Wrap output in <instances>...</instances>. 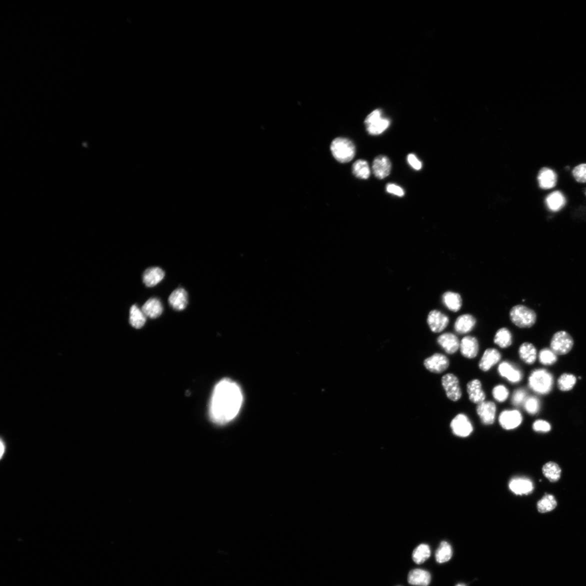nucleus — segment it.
<instances>
[{
    "instance_id": "obj_38",
    "label": "nucleus",
    "mask_w": 586,
    "mask_h": 586,
    "mask_svg": "<svg viewBox=\"0 0 586 586\" xmlns=\"http://www.w3.org/2000/svg\"><path fill=\"white\" fill-rule=\"evenodd\" d=\"M524 404L525 410L530 415H535L540 409V400L536 397H528Z\"/></svg>"
},
{
    "instance_id": "obj_22",
    "label": "nucleus",
    "mask_w": 586,
    "mask_h": 586,
    "mask_svg": "<svg viewBox=\"0 0 586 586\" xmlns=\"http://www.w3.org/2000/svg\"><path fill=\"white\" fill-rule=\"evenodd\" d=\"M172 308L178 311L186 309L188 304V292L183 288H178L172 293L169 298Z\"/></svg>"
},
{
    "instance_id": "obj_4",
    "label": "nucleus",
    "mask_w": 586,
    "mask_h": 586,
    "mask_svg": "<svg viewBox=\"0 0 586 586\" xmlns=\"http://www.w3.org/2000/svg\"><path fill=\"white\" fill-rule=\"evenodd\" d=\"M510 318L516 326L522 328H532L537 320L536 314L534 310L521 304L515 306L511 309Z\"/></svg>"
},
{
    "instance_id": "obj_19",
    "label": "nucleus",
    "mask_w": 586,
    "mask_h": 586,
    "mask_svg": "<svg viewBox=\"0 0 586 586\" xmlns=\"http://www.w3.org/2000/svg\"><path fill=\"white\" fill-rule=\"evenodd\" d=\"M467 392L470 400L474 404H479L486 400V394L482 390L481 382L479 380L474 379L468 382Z\"/></svg>"
},
{
    "instance_id": "obj_14",
    "label": "nucleus",
    "mask_w": 586,
    "mask_h": 586,
    "mask_svg": "<svg viewBox=\"0 0 586 586\" xmlns=\"http://www.w3.org/2000/svg\"><path fill=\"white\" fill-rule=\"evenodd\" d=\"M508 487L516 495H526L531 494L534 486L532 482L526 478L517 477L510 482Z\"/></svg>"
},
{
    "instance_id": "obj_24",
    "label": "nucleus",
    "mask_w": 586,
    "mask_h": 586,
    "mask_svg": "<svg viewBox=\"0 0 586 586\" xmlns=\"http://www.w3.org/2000/svg\"><path fill=\"white\" fill-rule=\"evenodd\" d=\"M430 581V573L421 569L411 570L409 573L408 576V582L410 584L414 586H428Z\"/></svg>"
},
{
    "instance_id": "obj_32",
    "label": "nucleus",
    "mask_w": 586,
    "mask_h": 586,
    "mask_svg": "<svg viewBox=\"0 0 586 586\" xmlns=\"http://www.w3.org/2000/svg\"><path fill=\"white\" fill-rule=\"evenodd\" d=\"M542 470L544 476L551 482H558L562 474V469L557 464L554 462L546 464Z\"/></svg>"
},
{
    "instance_id": "obj_12",
    "label": "nucleus",
    "mask_w": 586,
    "mask_h": 586,
    "mask_svg": "<svg viewBox=\"0 0 586 586\" xmlns=\"http://www.w3.org/2000/svg\"><path fill=\"white\" fill-rule=\"evenodd\" d=\"M476 410L484 424L492 425L494 422L496 408L494 402L484 401L477 405Z\"/></svg>"
},
{
    "instance_id": "obj_40",
    "label": "nucleus",
    "mask_w": 586,
    "mask_h": 586,
    "mask_svg": "<svg viewBox=\"0 0 586 586\" xmlns=\"http://www.w3.org/2000/svg\"><path fill=\"white\" fill-rule=\"evenodd\" d=\"M527 398L526 390H524V388H518V390H516L514 392L512 398V403L514 406H520L522 404H524Z\"/></svg>"
},
{
    "instance_id": "obj_21",
    "label": "nucleus",
    "mask_w": 586,
    "mask_h": 586,
    "mask_svg": "<svg viewBox=\"0 0 586 586\" xmlns=\"http://www.w3.org/2000/svg\"><path fill=\"white\" fill-rule=\"evenodd\" d=\"M540 187L544 190L551 189L556 186L557 175L552 170L544 168L541 169L538 176Z\"/></svg>"
},
{
    "instance_id": "obj_26",
    "label": "nucleus",
    "mask_w": 586,
    "mask_h": 586,
    "mask_svg": "<svg viewBox=\"0 0 586 586\" xmlns=\"http://www.w3.org/2000/svg\"><path fill=\"white\" fill-rule=\"evenodd\" d=\"M521 360L528 365H532L537 358V350L530 342H524L520 346L518 350Z\"/></svg>"
},
{
    "instance_id": "obj_23",
    "label": "nucleus",
    "mask_w": 586,
    "mask_h": 586,
    "mask_svg": "<svg viewBox=\"0 0 586 586\" xmlns=\"http://www.w3.org/2000/svg\"><path fill=\"white\" fill-rule=\"evenodd\" d=\"M164 272L158 267H152L146 270L143 274V282L146 286L152 288L161 282L164 277Z\"/></svg>"
},
{
    "instance_id": "obj_30",
    "label": "nucleus",
    "mask_w": 586,
    "mask_h": 586,
    "mask_svg": "<svg viewBox=\"0 0 586 586\" xmlns=\"http://www.w3.org/2000/svg\"><path fill=\"white\" fill-rule=\"evenodd\" d=\"M354 175L361 180H368L371 171L368 162L364 160H356L352 166Z\"/></svg>"
},
{
    "instance_id": "obj_20",
    "label": "nucleus",
    "mask_w": 586,
    "mask_h": 586,
    "mask_svg": "<svg viewBox=\"0 0 586 586\" xmlns=\"http://www.w3.org/2000/svg\"><path fill=\"white\" fill-rule=\"evenodd\" d=\"M476 322V318L473 316L469 314L462 315L455 322L454 330L460 334H467L474 328Z\"/></svg>"
},
{
    "instance_id": "obj_27",
    "label": "nucleus",
    "mask_w": 586,
    "mask_h": 586,
    "mask_svg": "<svg viewBox=\"0 0 586 586\" xmlns=\"http://www.w3.org/2000/svg\"><path fill=\"white\" fill-rule=\"evenodd\" d=\"M442 302L446 307L454 312L460 310L462 304L461 296L453 292H444L442 296Z\"/></svg>"
},
{
    "instance_id": "obj_31",
    "label": "nucleus",
    "mask_w": 586,
    "mask_h": 586,
    "mask_svg": "<svg viewBox=\"0 0 586 586\" xmlns=\"http://www.w3.org/2000/svg\"><path fill=\"white\" fill-rule=\"evenodd\" d=\"M130 322L131 326L137 329L143 327L146 322V316L144 312L136 304L132 305L130 308Z\"/></svg>"
},
{
    "instance_id": "obj_7",
    "label": "nucleus",
    "mask_w": 586,
    "mask_h": 586,
    "mask_svg": "<svg viewBox=\"0 0 586 586\" xmlns=\"http://www.w3.org/2000/svg\"><path fill=\"white\" fill-rule=\"evenodd\" d=\"M442 383L447 397L454 402L460 400L462 392L460 380L453 374H446L442 378Z\"/></svg>"
},
{
    "instance_id": "obj_8",
    "label": "nucleus",
    "mask_w": 586,
    "mask_h": 586,
    "mask_svg": "<svg viewBox=\"0 0 586 586\" xmlns=\"http://www.w3.org/2000/svg\"><path fill=\"white\" fill-rule=\"evenodd\" d=\"M450 428L455 436L462 438L468 436L474 430L470 419L464 414H458L452 420Z\"/></svg>"
},
{
    "instance_id": "obj_6",
    "label": "nucleus",
    "mask_w": 586,
    "mask_h": 586,
    "mask_svg": "<svg viewBox=\"0 0 586 586\" xmlns=\"http://www.w3.org/2000/svg\"><path fill=\"white\" fill-rule=\"evenodd\" d=\"M574 345V340L571 336L562 330L554 334L551 343L552 351L556 355H564L569 353Z\"/></svg>"
},
{
    "instance_id": "obj_16",
    "label": "nucleus",
    "mask_w": 586,
    "mask_h": 586,
    "mask_svg": "<svg viewBox=\"0 0 586 586\" xmlns=\"http://www.w3.org/2000/svg\"><path fill=\"white\" fill-rule=\"evenodd\" d=\"M437 342L444 352L449 354H454L460 348V342L454 334H443L438 338Z\"/></svg>"
},
{
    "instance_id": "obj_10",
    "label": "nucleus",
    "mask_w": 586,
    "mask_h": 586,
    "mask_svg": "<svg viewBox=\"0 0 586 586\" xmlns=\"http://www.w3.org/2000/svg\"><path fill=\"white\" fill-rule=\"evenodd\" d=\"M523 421L522 414L518 410L502 411L499 417V422L502 428L506 430H512L518 428Z\"/></svg>"
},
{
    "instance_id": "obj_41",
    "label": "nucleus",
    "mask_w": 586,
    "mask_h": 586,
    "mask_svg": "<svg viewBox=\"0 0 586 586\" xmlns=\"http://www.w3.org/2000/svg\"><path fill=\"white\" fill-rule=\"evenodd\" d=\"M575 180L579 182H586V164H580L576 166L572 172Z\"/></svg>"
},
{
    "instance_id": "obj_37",
    "label": "nucleus",
    "mask_w": 586,
    "mask_h": 586,
    "mask_svg": "<svg viewBox=\"0 0 586 586\" xmlns=\"http://www.w3.org/2000/svg\"><path fill=\"white\" fill-rule=\"evenodd\" d=\"M539 360L544 365L550 366L557 361V355L552 350L544 348L540 352Z\"/></svg>"
},
{
    "instance_id": "obj_11",
    "label": "nucleus",
    "mask_w": 586,
    "mask_h": 586,
    "mask_svg": "<svg viewBox=\"0 0 586 586\" xmlns=\"http://www.w3.org/2000/svg\"><path fill=\"white\" fill-rule=\"evenodd\" d=\"M449 322L448 316L438 310L430 311L428 316V323L432 332H442L448 326Z\"/></svg>"
},
{
    "instance_id": "obj_44",
    "label": "nucleus",
    "mask_w": 586,
    "mask_h": 586,
    "mask_svg": "<svg viewBox=\"0 0 586 586\" xmlns=\"http://www.w3.org/2000/svg\"><path fill=\"white\" fill-rule=\"evenodd\" d=\"M408 162L410 164V166L414 170H418L422 168V164L420 162L416 155L414 154H410L407 156Z\"/></svg>"
},
{
    "instance_id": "obj_3",
    "label": "nucleus",
    "mask_w": 586,
    "mask_h": 586,
    "mask_svg": "<svg viewBox=\"0 0 586 586\" xmlns=\"http://www.w3.org/2000/svg\"><path fill=\"white\" fill-rule=\"evenodd\" d=\"M553 383L552 374L544 369L534 370L528 378V386L534 392L540 394L550 392Z\"/></svg>"
},
{
    "instance_id": "obj_35",
    "label": "nucleus",
    "mask_w": 586,
    "mask_h": 586,
    "mask_svg": "<svg viewBox=\"0 0 586 586\" xmlns=\"http://www.w3.org/2000/svg\"><path fill=\"white\" fill-rule=\"evenodd\" d=\"M557 506V502L552 494H546L544 498L538 501L537 504L538 511L540 513L548 512L553 510Z\"/></svg>"
},
{
    "instance_id": "obj_36",
    "label": "nucleus",
    "mask_w": 586,
    "mask_h": 586,
    "mask_svg": "<svg viewBox=\"0 0 586 586\" xmlns=\"http://www.w3.org/2000/svg\"><path fill=\"white\" fill-rule=\"evenodd\" d=\"M576 382V378L574 375L564 374L558 380V387L562 391H570L574 386Z\"/></svg>"
},
{
    "instance_id": "obj_33",
    "label": "nucleus",
    "mask_w": 586,
    "mask_h": 586,
    "mask_svg": "<svg viewBox=\"0 0 586 586\" xmlns=\"http://www.w3.org/2000/svg\"><path fill=\"white\" fill-rule=\"evenodd\" d=\"M452 555L453 551L451 546L448 542L443 541L436 552V558L438 563L442 564L448 562Z\"/></svg>"
},
{
    "instance_id": "obj_42",
    "label": "nucleus",
    "mask_w": 586,
    "mask_h": 586,
    "mask_svg": "<svg viewBox=\"0 0 586 586\" xmlns=\"http://www.w3.org/2000/svg\"><path fill=\"white\" fill-rule=\"evenodd\" d=\"M532 428L535 432H547L550 430L551 426L544 420H538L534 423Z\"/></svg>"
},
{
    "instance_id": "obj_43",
    "label": "nucleus",
    "mask_w": 586,
    "mask_h": 586,
    "mask_svg": "<svg viewBox=\"0 0 586 586\" xmlns=\"http://www.w3.org/2000/svg\"><path fill=\"white\" fill-rule=\"evenodd\" d=\"M386 189L387 192L400 197L404 196L405 194L404 190L396 184H388Z\"/></svg>"
},
{
    "instance_id": "obj_45",
    "label": "nucleus",
    "mask_w": 586,
    "mask_h": 586,
    "mask_svg": "<svg viewBox=\"0 0 586 586\" xmlns=\"http://www.w3.org/2000/svg\"><path fill=\"white\" fill-rule=\"evenodd\" d=\"M7 448V444H6L4 440L2 438L1 440H0V460L2 461L6 454Z\"/></svg>"
},
{
    "instance_id": "obj_18",
    "label": "nucleus",
    "mask_w": 586,
    "mask_h": 586,
    "mask_svg": "<svg viewBox=\"0 0 586 586\" xmlns=\"http://www.w3.org/2000/svg\"><path fill=\"white\" fill-rule=\"evenodd\" d=\"M479 343L476 337L466 336L463 338L460 345L461 354L464 358L473 359L479 352Z\"/></svg>"
},
{
    "instance_id": "obj_17",
    "label": "nucleus",
    "mask_w": 586,
    "mask_h": 586,
    "mask_svg": "<svg viewBox=\"0 0 586 586\" xmlns=\"http://www.w3.org/2000/svg\"><path fill=\"white\" fill-rule=\"evenodd\" d=\"M502 358V355L498 350L488 348L484 352L479 362V368L484 372H487L494 366L498 364Z\"/></svg>"
},
{
    "instance_id": "obj_9",
    "label": "nucleus",
    "mask_w": 586,
    "mask_h": 586,
    "mask_svg": "<svg viewBox=\"0 0 586 586\" xmlns=\"http://www.w3.org/2000/svg\"><path fill=\"white\" fill-rule=\"evenodd\" d=\"M426 369L432 373L442 374L450 366V360L445 355L436 353L424 360Z\"/></svg>"
},
{
    "instance_id": "obj_46",
    "label": "nucleus",
    "mask_w": 586,
    "mask_h": 586,
    "mask_svg": "<svg viewBox=\"0 0 586 586\" xmlns=\"http://www.w3.org/2000/svg\"><path fill=\"white\" fill-rule=\"evenodd\" d=\"M456 586H466L464 584H458Z\"/></svg>"
},
{
    "instance_id": "obj_39",
    "label": "nucleus",
    "mask_w": 586,
    "mask_h": 586,
    "mask_svg": "<svg viewBox=\"0 0 586 586\" xmlns=\"http://www.w3.org/2000/svg\"><path fill=\"white\" fill-rule=\"evenodd\" d=\"M492 396L498 402L502 403L508 399L509 396V391L504 385H498L494 387L492 390Z\"/></svg>"
},
{
    "instance_id": "obj_29",
    "label": "nucleus",
    "mask_w": 586,
    "mask_h": 586,
    "mask_svg": "<svg viewBox=\"0 0 586 586\" xmlns=\"http://www.w3.org/2000/svg\"><path fill=\"white\" fill-rule=\"evenodd\" d=\"M494 342L502 348L510 346L512 344V336L510 331L505 328L499 329L495 334Z\"/></svg>"
},
{
    "instance_id": "obj_1",
    "label": "nucleus",
    "mask_w": 586,
    "mask_h": 586,
    "mask_svg": "<svg viewBox=\"0 0 586 586\" xmlns=\"http://www.w3.org/2000/svg\"><path fill=\"white\" fill-rule=\"evenodd\" d=\"M243 393L238 384L225 378L215 386L209 405V416L212 421L219 425L232 421L243 404Z\"/></svg>"
},
{
    "instance_id": "obj_25",
    "label": "nucleus",
    "mask_w": 586,
    "mask_h": 586,
    "mask_svg": "<svg viewBox=\"0 0 586 586\" xmlns=\"http://www.w3.org/2000/svg\"><path fill=\"white\" fill-rule=\"evenodd\" d=\"M142 310L146 316L155 319L161 316L163 307L160 301L158 298H151L144 304Z\"/></svg>"
},
{
    "instance_id": "obj_2",
    "label": "nucleus",
    "mask_w": 586,
    "mask_h": 586,
    "mask_svg": "<svg viewBox=\"0 0 586 586\" xmlns=\"http://www.w3.org/2000/svg\"><path fill=\"white\" fill-rule=\"evenodd\" d=\"M330 150L336 160L342 164L351 162L356 154L354 142L346 138H337L331 143Z\"/></svg>"
},
{
    "instance_id": "obj_15",
    "label": "nucleus",
    "mask_w": 586,
    "mask_h": 586,
    "mask_svg": "<svg viewBox=\"0 0 586 586\" xmlns=\"http://www.w3.org/2000/svg\"><path fill=\"white\" fill-rule=\"evenodd\" d=\"M391 170L392 163L387 156H379L374 159L372 172L374 176L378 179H384L390 174Z\"/></svg>"
},
{
    "instance_id": "obj_28",
    "label": "nucleus",
    "mask_w": 586,
    "mask_h": 586,
    "mask_svg": "<svg viewBox=\"0 0 586 586\" xmlns=\"http://www.w3.org/2000/svg\"><path fill=\"white\" fill-rule=\"evenodd\" d=\"M566 202L564 195L560 191L552 192L546 198L548 208L554 212H558L562 210Z\"/></svg>"
},
{
    "instance_id": "obj_13",
    "label": "nucleus",
    "mask_w": 586,
    "mask_h": 586,
    "mask_svg": "<svg viewBox=\"0 0 586 586\" xmlns=\"http://www.w3.org/2000/svg\"><path fill=\"white\" fill-rule=\"evenodd\" d=\"M499 374L512 384L518 383L523 378V374L518 368L507 361L502 362L498 368Z\"/></svg>"
},
{
    "instance_id": "obj_34",
    "label": "nucleus",
    "mask_w": 586,
    "mask_h": 586,
    "mask_svg": "<svg viewBox=\"0 0 586 586\" xmlns=\"http://www.w3.org/2000/svg\"><path fill=\"white\" fill-rule=\"evenodd\" d=\"M431 554L430 547L428 544H422L416 548L414 550L412 558L414 562L417 564H422L428 560Z\"/></svg>"
},
{
    "instance_id": "obj_5",
    "label": "nucleus",
    "mask_w": 586,
    "mask_h": 586,
    "mask_svg": "<svg viewBox=\"0 0 586 586\" xmlns=\"http://www.w3.org/2000/svg\"><path fill=\"white\" fill-rule=\"evenodd\" d=\"M364 123L369 134L378 136L384 132L390 125V119L383 116L380 110L373 111L366 117Z\"/></svg>"
}]
</instances>
